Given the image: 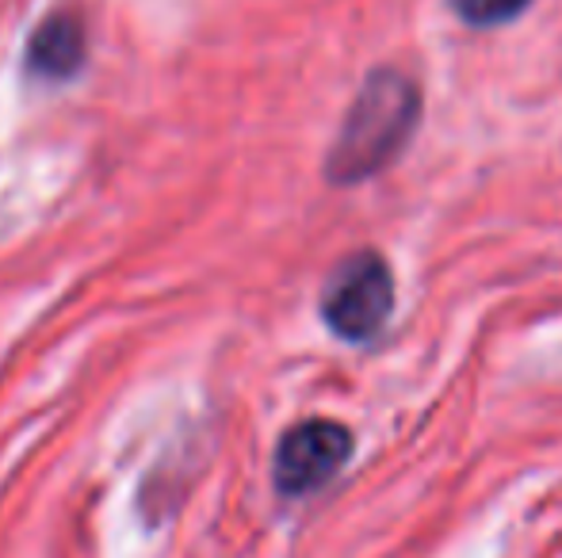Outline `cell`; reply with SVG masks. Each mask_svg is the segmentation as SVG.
Returning <instances> with one entry per match:
<instances>
[{"mask_svg":"<svg viewBox=\"0 0 562 558\" xmlns=\"http://www.w3.org/2000/svg\"><path fill=\"white\" fill-rule=\"evenodd\" d=\"M322 321L348 344H371L394 314L391 264L375 249H360L337 261L322 287Z\"/></svg>","mask_w":562,"mask_h":558,"instance_id":"2","label":"cell"},{"mask_svg":"<svg viewBox=\"0 0 562 558\" xmlns=\"http://www.w3.org/2000/svg\"><path fill=\"white\" fill-rule=\"evenodd\" d=\"M85 66V27L74 15H46L27 43V69L43 81H66Z\"/></svg>","mask_w":562,"mask_h":558,"instance_id":"4","label":"cell"},{"mask_svg":"<svg viewBox=\"0 0 562 558\" xmlns=\"http://www.w3.org/2000/svg\"><path fill=\"white\" fill-rule=\"evenodd\" d=\"M422 123V89L402 69H371L326 157L334 184H363L398 161Z\"/></svg>","mask_w":562,"mask_h":558,"instance_id":"1","label":"cell"},{"mask_svg":"<svg viewBox=\"0 0 562 558\" xmlns=\"http://www.w3.org/2000/svg\"><path fill=\"white\" fill-rule=\"evenodd\" d=\"M532 0H456V12L471 27H497V23L517 20Z\"/></svg>","mask_w":562,"mask_h":558,"instance_id":"5","label":"cell"},{"mask_svg":"<svg viewBox=\"0 0 562 558\" xmlns=\"http://www.w3.org/2000/svg\"><path fill=\"white\" fill-rule=\"evenodd\" d=\"M348 455H352V432L340 421L329 418L299 421L276 444V459H272L276 490L283 498H306V493L322 490L329 478H337V470L348 463Z\"/></svg>","mask_w":562,"mask_h":558,"instance_id":"3","label":"cell"}]
</instances>
